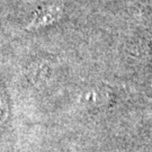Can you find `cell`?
<instances>
[{"label": "cell", "mask_w": 152, "mask_h": 152, "mask_svg": "<svg viewBox=\"0 0 152 152\" xmlns=\"http://www.w3.org/2000/svg\"><path fill=\"white\" fill-rule=\"evenodd\" d=\"M61 14H62V9H61L60 7L52 6V7H49V8H45L28 25L27 28L31 29V28H39V27H43V26H48L50 24L56 22L61 17Z\"/></svg>", "instance_id": "obj_1"}, {"label": "cell", "mask_w": 152, "mask_h": 152, "mask_svg": "<svg viewBox=\"0 0 152 152\" xmlns=\"http://www.w3.org/2000/svg\"><path fill=\"white\" fill-rule=\"evenodd\" d=\"M7 114L5 113V109L2 107V103H1V98H0V123H2V121L6 118Z\"/></svg>", "instance_id": "obj_2"}]
</instances>
